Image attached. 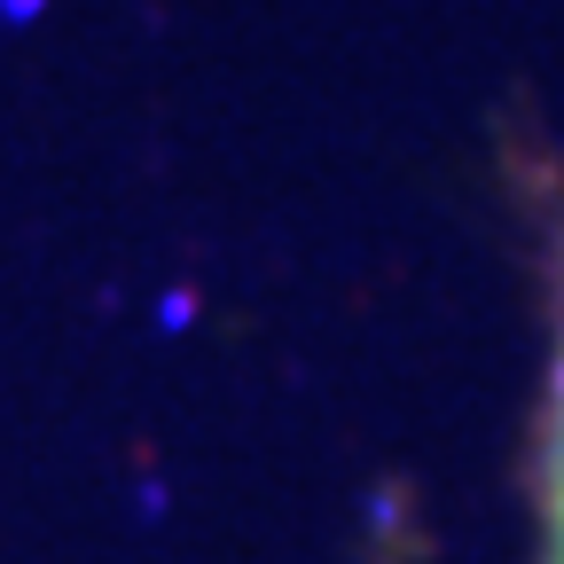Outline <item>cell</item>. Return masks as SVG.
<instances>
[{
    "mask_svg": "<svg viewBox=\"0 0 564 564\" xmlns=\"http://www.w3.org/2000/svg\"><path fill=\"white\" fill-rule=\"evenodd\" d=\"M541 564H564V236H556V352L541 408Z\"/></svg>",
    "mask_w": 564,
    "mask_h": 564,
    "instance_id": "cell-1",
    "label": "cell"
}]
</instances>
